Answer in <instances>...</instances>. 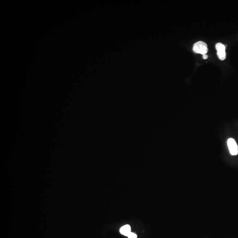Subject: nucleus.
Masks as SVG:
<instances>
[{
  "label": "nucleus",
  "instance_id": "nucleus-1",
  "mask_svg": "<svg viewBox=\"0 0 238 238\" xmlns=\"http://www.w3.org/2000/svg\"><path fill=\"white\" fill-rule=\"evenodd\" d=\"M193 49L194 52L202 55L206 54L208 50L207 44L202 41H199L195 43Z\"/></svg>",
  "mask_w": 238,
  "mask_h": 238
},
{
  "label": "nucleus",
  "instance_id": "nucleus-2",
  "mask_svg": "<svg viewBox=\"0 0 238 238\" xmlns=\"http://www.w3.org/2000/svg\"><path fill=\"white\" fill-rule=\"evenodd\" d=\"M227 144L231 155H237L238 154V146L235 141L233 138L228 140Z\"/></svg>",
  "mask_w": 238,
  "mask_h": 238
},
{
  "label": "nucleus",
  "instance_id": "nucleus-3",
  "mask_svg": "<svg viewBox=\"0 0 238 238\" xmlns=\"http://www.w3.org/2000/svg\"><path fill=\"white\" fill-rule=\"evenodd\" d=\"M120 232L124 236H127L131 232V228L130 225H125L120 229Z\"/></svg>",
  "mask_w": 238,
  "mask_h": 238
},
{
  "label": "nucleus",
  "instance_id": "nucleus-4",
  "mask_svg": "<svg viewBox=\"0 0 238 238\" xmlns=\"http://www.w3.org/2000/svg\"><path fill=\"white\" fill-rule=\"evenodd\" d=\"M225 45L222 44L220 43H217L216 45V51L217 52H220L225 51Z\"/></svg>",
  "mask_w": 238,
  "mask_h": 238
},
{
  "label": "nucleus",
  "instance_id": "nucleus-5",
  "mask_svg": "<svg viewBox=\"0 0 238 238\" xmlns=\"http://www.w3.org/2000/svg\"><path fill=\"white\" fill-rule=\"evenodd\" d=\"M217 54L219 59L221 61H224L226 58V52H225V51L220 52H217Z\"/></svg>",
  "mask_w": 238,
  "mask_h": 238
},
{
  "label": "nucleus",
  "instance_id": "nucleus-6",
  "mask_svg": "<svg viewBox=\"0 0 238 238\" xmlns=\"http://www.w3.org/2000/svg\"><path fill=\"white\" fill-rule=\"evenodd\" d=\"M128 238H137L138 236L137 234L131 232L127 236Z\"/></svg>",
  "mask_w": 238,
  "mask_h": 238
},
{
  "label": "nucleus",
  "instance_id": "nucleus-7",
  "mask_svg": "<svg viewBox=\"0 0 238 238\" xmlns=\"http://www.w3.org/2000/svg\"><path fill=\"white\" fill-rule=\"evenodd\" d=\"M202 56H203V59H204V60H206V59H207V58H208V55H206V54H204V55H202Z\"/></svg>",
  "mask_w": 238,
  "mask_h": 238
}]
</instances>
